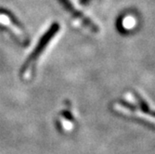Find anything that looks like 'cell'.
<instances>
[{
	"label": "cell",
	"instance_id": "6da1fadb",
	"mask_svg": "<svg viewBox=\"0 0 155 154\" xmlns=\"http://www.w3.org/2000/svg\"><path fill=\"white\" fill-rule=\"evenodd\" d=\"M60 30V24L58 22H54L50 25L48 30L42 35L40 40L38 41L37 45L34 48L33 52L30 54L29 57L24 61L23 65L20 71V77L23 82H30L33 80L37 62L40 60L42 54H43L47 48L48 47L50 41L56 35Z\"/></svg>",
	"mask_w": 155,
	"mask_h": 154
},
{
	"label": "cell",
	"instance_id": "3957f363",
	"mask_svg": "<svg viewBox=\"0 0 155 154\" xmlns=\"http://www.w3.org/2000/svg\"><path fill=\"white\" fill-rule=\"evenodd\" d=\"M58 2L62 6V8L71 15L73 18L80 21L82 22V24H84L87 28L90 29L93 32H98V26H97L89 18H87V16H84V14L79 11L78 9H76L74 8V6L73 5V3L70 1V0H58Z\"/></svg>",
	"mask_w": 155,
	"mask_h": 154
},
{
	"label": "cell",
	"instance_id": "7a4b0ae2",
	"mask_svg": "<svg viewBox=\"0 0 155 154\" xmlns=\"http://www.w3.org/2000/svg\"><path fill=\"white\" fill-rule=\"evenodd\" d=\"M0 15L4 18V20L0 19V30L7 33L11 39L21 47H26L29 44L30 39L23 25L10 10L0 8Z\"/></svg>",
	"mask_w": 155,
	"mask_h": 154
},
{
	"label": "cell",
	"instance_id": "277c9868",
	"mask_svg": "<svg viewBox=\"0 0 155 154\" xmlns=\"http://www.w3.org/2000/svg\"><path fill=\"white\" fill-rule=\"evenodd\" d=\"M91 1V0H79V2H80V4H82V5H87L89 2Z\"/></svg>",
	"mask_w": 155,
	"mask_h": 154
}]
</instances>
